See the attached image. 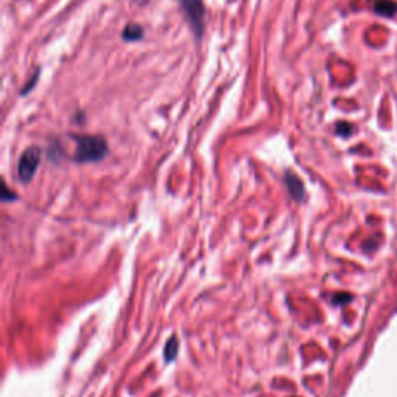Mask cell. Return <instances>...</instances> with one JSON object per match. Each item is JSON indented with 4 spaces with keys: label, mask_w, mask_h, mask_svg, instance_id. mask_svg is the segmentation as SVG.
Wrapping results in <instances>:
<instances>
[{
    "label": "cell",
    "mask_w": 397,
    "mask_h": 397,
    "mask_svg": "<svg viewBox=\"0 0 397 397\" xmlns=\"http://www.w3.org/2000/svg\"><path fill=\"white\" fill-rule=\"evenodd\" d=\"M285 185L289 188V193L294 196L295 199H303L304 196V186L301 183V180H299L297 176H294L292 172L285 174Z\"/></svg>",
    "instance_id": "277c9868"
},
{
    "label": "cell",
    "mask_w": 397,
    "mask_h": 397,
    "mask_svg": "<svg viewBox=\"0 0 397 397\" xmlns=\"http://www.w3.org/2000/svg\"><path fill=\"white\" fill-rule=\"evenodd\" d=\"M179 2L183 6L188 22H190L194 34L200 38L202 31H204V17H205V8L202 0H179Z\"/></svg>",
    "instance_id": "7a4b0ae2"
},
{
    "label": "cell",
    "mask_w": 397,
    "mask_h": 397,
    "mask_svg": "<svg viewBox=\"0 0 397 397\" xmlns=\"http://www.w3.org/2000/svg\"><path fill=\"white\" fill-rule=\"evenodd\" d=\"M177 351H179V341H177V338H171L168 341V345H166V350H165L166 360H174V359H176Z\"/></svg>",
    "instance_id": "52a82bcc"
},
{
    "label": "cell",
    "mask_w": 397,
    "mask_h": 397,
    "mask_svg": "<svg viewBox=\"0 0 397 397\" xmlns=\"http://www.w3.org/2000/svg\"><path fill=\"white\" fill-rule=\"evenodd\" d=\"M76 152L75 160L80 163L86 162H98L107 154V143L103 137L95 135H82L75 137Z\"/></svg>",
    "instance_id": "6da1fadb"
},
{
    "label": "cell",
    "mask_w": 397,
    "mask_h": 397,
    "mask_svg": "<svg viewBox=\"0 0 397 397\" xmlns=\"http://www.w3.org/2000/svg\"><path fill=\"white\" fill-rule=\"evenodd\" d=\"M39 160H40V151L38 148L27 149L24 154L20 156L17 165V174L22 182H30L33 179L34 172H36L39 166Z\"/></svg>",
    "instance_id": "3957f363"
},
{
    "label": "cell",
    "mask_w": 397,
    "mask_h": 397,
    "mask_svg": "<svg viewBox=\"0 0 397 397\" xmlns=\"http://www.w3.org/2000/svg\"><path fill=\"white\" fill-rule=\"evenodd\" d=\"M374 11L380 16L391 17L397 13V3H394L393 0H377L374 5Z\"/></svg>",
    "instance_id": "5b68a950"
},
{
    "label": "cell",
    "mask_w": 397,
    "mask_h": 397,
    "mask_svg": "<svg viewBox=\"0 0 397 397\" xmlns=\"http://www.w3.org/2000/svg\"><path fill=\"white\" fill-rule=\"evenodd\" d=\"M143 29L140 25H128L123 31V39L128 43H134V40H140L143 38Z\"/></svg>",
    "instance_id": "8992f818"
}]
</instances>
